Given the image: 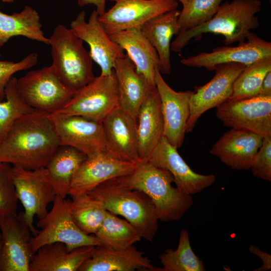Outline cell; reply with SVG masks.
I'll return each mask as SVG.
<instances>
[{"label": "cell", "instance_id": "52a82bcc", "mask_svg": "<svg viewBox=\"0 0 271 271\" xmlns=\"http://www.w3.org/2000/svg\"><path fill=\"white\" fill-rule=\"evenodd\" d=\"M118 107V87L113 72L109 75L95 77L89 83L76 90L68 102L55 113L81 116L102 123Z\"/></svg>", "mask_w": 271, "mask_h": 271}, {"label": "cell", "instance_id": "44dd1931", "mask_svg": "<svg viewBox=\"0 0 271 271\" xmlns=\"http://www.w3.org/2000/svg\"><path fill=\"white\" fill-rule=\"evenodd\" d=\"M263 138L245 130L231 128L213 145L210 153L234 170H249Z\"/></svg>", "mask_w": 271, "mask_h": 271}, {"label": "cell", "instance_id": "30bf717a", "mask_svg": "<svg viewBox=\"0 0 271 271\" xmlns=\"http://www.w3.org/2000/svg\"><path fill=\"white\" fill-rule=\"evenodd\" d=\"M216 115L231 128L271 136V96L227 100L216 107Z\"/></svg>", "mask_w": 271, "mask_h": 271}, {"label": "cell", "instance_id": "ee69618b", "mask_svg": "<svg viewBox=\"0 0 271 271\" xmlns=\"http://www.w3.org/2000/svg\"><path fill=\"white\" fill-rule=\"evenodd\" d=\"M4 3H10L14 2L15 0H1Z\"/></svg>", "mask_w": 271, "mask_h": 271}, {"label": "cell", "instance_id": "3957f363", "mask_svg": "<svg viewBox=\"0 0 271 271\" xmlns=\"http://www.w3.org/2000/svg\"><path fill=\"white\" fill-rule=\"evenodd\" d=\"M260 0H233L221 5L214 17L197 27L181 31L171 44V50L180 52L191 40H198L203 35H221L225 45L242 43L259 26L256 14L261 10Z\"/></svg>", "mask_w": 271, "mask_h": 271}, {"label": "cell", "instance_id": "d4e9b609", "mask_svg": "<svg viewBox=\"0 0 271 271\" xmlns=\"http://www.w3.org/2000/svg\"><path fill=\"white\" fill-rule=\"evenodd\" d=\"M96 246H83L69 251L57 242L40 247L32 256L29 271H78Z\"/></svg>", "mask_w": 271, "mask_h": 271}, {"label": "cell", "instance_id": "4fadbf2b", "mask_svg": "<svg viewBox=\"0 0 271 271\" xmlns=\"http://www.w3.org/2000/svg\"><path fill=\"white\" fill-rule=\"evenodd\" d=\"M245 66L236 63L218 65L214 69V77L208 83L195 87L190 100V111L186 133L193 130L198 119L204 112L229 99L233 83Z\"/></svg>", "mask_w": 271, "mask_h": 271}, {"label": "cell", "instance_id": "2e32d148", "mask_svg": "<svg viewBox=\"0 0 271 271\" xmlns=\"http://www.w3.org/2000/svg\"><path fill=\"white\" fill-rule=\"evenodd\" d=\"M138 165L116 158L106 151L87 157L72 179L68 195L73 197L88 194L105 181L130 174Z\"/></svg>", "mask_w": 271, "mask_h": 271}, {"label": "cell", "instance_id": "9a60e30c", "mask_svg": "<svg viewBox=\"0 0 271 271\" xmlns=\"http://www.w3.org/2000/svg\"><path fill=\"white\" fill-rule=\"evenodd\" d=\"M269 57H271V43L251 32L246 40L237 46L217 47L210 52H202L183 58L180 62L188 67H204L211 71L222 64L236 63L246 66Z\"/></svg>", "mask_w": 271, "mask_h": 271}, {"label": "cell", "instance_id": "b9f144b4", "mask_svg": "<svg viewBox=\"0 0 271 271\" xmlns=\"http://www.w3.org/2000/svg\"><path fill=\"white\" fill-rule=\"evenodd\" d=\"M179 1L182 5L183 7L186 5L191 0H178Z\"/></svg>", "mask_w": 271, "mask_h": 271}, {"label": "cell", "instance_id": "ab89813d", "mask_svg": "<svg viewBox=\"0 0 271 271\" xmlns=\"http://www.w3.org/2000/svg\"><path fill=\"white\" fill-rule=\"evenodd\" d=\"M107 0H78L79 6L83 7L88 5H93L96 7V11L100 15L105 11L106 2Z\"/></svg>", "mask_w": 271, "mask_h": 271}, {"label": "cell", "instance_id": "8992f818", "mask_svg": "<svg viewBox=\"0 0 271 271\" xmlns=\"http://www.w3.org/2000/svg\"><path fill=\"white\" fill-rule=\"evenodd\" d=\"M52 203L51 210L37 222L41 230L31 238L33 255L41 246L57 242L64 243L69 251L83 246H100L95 235L85 233L74 223L72 200L56 195Z\"/></svg>", "mask_w": 271, "mask_h": 271}, {"label": "cell", "instance_id": "f1b7e54d", "mask_svg": "<svg viewBox=\"0 0 271 271\" xmlns=\"http://www.w3.org/2000/svg\"><path fill=\"white\" fill-rule=\"evenodd\" d=\"M38 12L26 6L19 13L8 15L0 11V48L10 39L23 36L47 45L49 39L45 36Z\"/></svg>", "mask_w": 271, "mask_h": 271}, {"label": "cell", "instance_id": "83f0119b", "mask_svg": "<svg viewBox=\"0 0 271 271\" xmlns=\"http://www.w3.org/2000/svg\"><path fill=\"white\" fill-rule=\"evenodd\" d=\"M87 156L80 151L60 145L45 167L56 195L66 198L72 179Z\"/></svg>", "mask_w": 271, "mask_h": 271}, {"label": "cell", "instance_id": "d6a6232c", "mask_svg": "<svg viewBox=\"0 0 271 271\" xmlns=\"http://www.w3.org/2000/svg\"><path fill=\"white\" fill-rule=\"evenodd\" d=\"M271 71V57L246 65L235 79L228 100H239L258 95L265 75Z\"/></svg>", "mask_w": 271, "mask_h": 271}, {"label": "cell", "instance_id": "484cf974", "mask_svg": "<svg viewBox=\"0 0 271 271\" xmlns=\"http://www.w3.org/2000/svg\"><path fill=\"white\" fill-rule=\"evenodd\" d=\"M111 39L126 52L138 72L155 86V72L160 70L157 52L139 29H127L110 35Z\"/></svg>", "mask_w": 271, "mask_h": 271}, {"label": "cell", "instance_id": "cb8c5ba5", "mask_svg": "<svg viewBox=\"0 0 271 271\" xmlns=\"http://www.w3.org/2000/svg\"><path fill=\"white\" fill-rule=\"evenodd\" d=\"M161 271L154 266L144 253L134 246L120 250L107 249L96 246L92 255L81 265L78 271Z\"/></svg>", "mask_w": 271, "mask_h": 271}, {"label": "cell", "instance_id": "836d02e7", "mask_svg": "<svg viewBox=\"0 0 271 271\" xmlns=\"http://www.w3.org/2000/svg\"><path fill=\"white\" fill-rule=\"evenodd\" d=\"M16 77L12 76L5 89L6 100L0 101V142L19 118L36 109L28 105L17 88Z\"/></svg>", "mask_w": 271, "mask_h": 271}, {"label": "cell", "instance_id": "e575fe53", "mask_svg": "<svg viewBox=\"0 0 271 271\" xmlns=\"http://www.w3.org/2000/svg\"><path fill=\"white\" fill-rule=\"evenodd\" d=\"M223 0H191L183 7L178 17L180 31L193 28L210 20Z\"/></svg>", "mask_w": 271, "mask_h": 271}, {"label": "cell", "instance_id": "ac0fdd59", "mask_svg": "<svg viewBox=\"0 0 271 271\" xmlns=\"http://www.w3.org/2000/svg\"><path fill=\"white\" fill-rule=\"evenodd\" d=\"M155 82L161 100L164 137L178 149L184 142L190 115V100L194 91H175L166 82L158 69L156 70Z\"/></svg>", "mask_w": 271, "mask_h": 271}, {"label": "cell", "instance_id": "8fae6325", "mask_svg": "<svg viewBox=\"0 0 271 271\" xmlns=\"http://www.w3.org/2000/svg\"><path fill=\"white\" fill-rule=\"evenodd\" d=\"M114 4L98 15L109 35L130 29H141L150 20L177 9V0H109Z\"/></svg>", "mask_w": 271, "mask_h": 271}, {"label": "cell", "instance_id": "6da1fadb", "mask_svg": "<svg viewBox=\"0 0 271 271\" xmlns=\"http://www.w3.org/2000/svg\"><path fill=\"white\" fill-rule=\"evenodd\" d=\"M49 114L36 110L16 121L0 142V163L45 168L61 145Z\"/></svg>", "mask_w": 271, "mask_h": 271}, {"label": "cell", "instance_id": "603a6c76", "mask_svg": "<svg viewBox=\"0 0 271 271\" xmlns=\"http://www.w3.org/2000/svg\"><path fill=\"white\" fill-rule=\"evenodd\" d=\"M118 87L119 107L136 119L140 107L150 89L155 86L137 72L125 54L118 58L113 67Z\"/></svg>", "mask_w": 271, "mask_h": 271}, {"label": "cell", "instance_id": "7a4b0ae2", "mask_svg": "<svg viewBox=\"0 0 271 271\" xmlns=\"http://www.w3.org/2000/svg\"><path fill=\"white\" fill-rule=\"evenodd\" d=\"M122 186L138 190L151 200L159 220H180L193 204L191 195L172 185V174L149 162H142L130 174L115 178Z\"/></svg>", "mask_w": 271, "mask_h": 271}, {"label": "cell", "instance_id": "f546056e", "mask_svg": "<svg viewBox=\"0 0 271 271\" xmlns=\"http://www.w3.org/2000/svg\"><path fill=\"white\" fill-rule=\"evenodd\" d=\"M95 236L101 246L109 250L129 248L142 238L137 229L128 221L108 211Z\"/></svg>", "mask_w": 271, "mask_h": 271}, {"label": "cell", "instance_id": "7bdbcfd3", "mask_svg": "<svg viewBox=\"0 0 271 271\" xmlns=\"http://www.w3.org/2000/svg\"><path fill=\"white\" fill-rule=\"evenodd\" d=\"M2 235L0 233V256L2 251Z\"/></svg>", "mask_w": 271, "mask_h": 271}, {"label": "cell", "instance_id": "f6af8a7d", "mask_svg": "<svg viewBox=\"0 0 271 271\" xmlns=\"http://www.w3.org/2000/svg\"><path fill=\"white\" fill-rule=\"evenodd\" d=\"M1 56V53H0V56Z\"/></svg>", "mask_w": 271, "mask_h": 271}, {"label": "cell", "instance_id": "5b68a950", "mask_svg": "<svg viewBox=\"0 0 271 271\" xmlns=\"http://www.w3.org/2000/svg\"><path fill=\"white\" fill-rule=\"evenodd\" d=\"M49 39L51 65L64 84L77 90L94 79L93 61L89 51L70 28L58 25Z\"/></svg>", "mask_w": 271, "mask_h": 271}, {"label": "cell", "instance_id": "277c9868", "mask_svg": "<svg viewBox=\"0 0 271 271\" xmlns=\"http://www.w3.org/2000/svg\"><path fill=\"white\" fill-rule=\"evenodd\" d=\"M88 194L100 201L107 211L125 218L142 238L153 241L159 220L155 207L146 194L122 186L115 178L99 184Z\"/></svg>", "mask_w": 271, "mask_h": 271}, {"label": "cell", "instance_id": "7402d4cb", "mask_svg": "<svg viewBox=\"0 0 271 271\" xmlns=\"http://www.w3.org/2000/svg\"><path fill=\"white\" fill-rule=\"evenodd\" d=\"M136 123L139 156L142 162H148L164 136L161 100L156 86L150 89L142 103Z\"/></svg>", "mask_w": 271, "mask_h": 271}, {"label": "cell", "instance_id": "d590c367", "mask_svg": "<svg viewBox=\"0 0 271 271\" xmlns=\"http://www.w3.org/2000/svg\"><path fill=\"white\" fill-rule=\"evenodd\" d=\"M18 201L13 179L12 166L0 163V216L17 214Z\"/></svg>", "mask_w": 271, "mask_h": 271}, {"label": "cell", "instance_id": "74e56055", "mask_svg": "<svg viewBox=\"0 0 271 271\" xmlns=\"http://www.w3.org/2000/svg\"><path fill=\"white\" fill-rule=\"evenodd\" d=\"M250 169L255 177L267 182L271 181V136L263 138Z\"/></svg>", "mask_w": 271, "mask_h": 271}, {"label": "cell", "instance_id": "8d00e7d4", "mask_svg": "<svg viewBox=\"0 0 271 271\" xmlns=\"http://www.w3.org/2000/svg\"><path fill=\"white\" fill-rule=\"evenodd\" d=\"M38 61V55L36 53H31L18 62L0 61V101L5 98L6 87L13 75L34 67Z\"/></svg>", "mask_w": 271, "mask_h": 271}, {"label": "cell", "instance_id": "e0dca14e", "mask_svg": "<svg viewBox=\"0 0 271 271\" xmlns=\"http://www.w3.org/2000/svg\"><path fill=\"white\" fill-rule=\"evenodd\" d=\"M1 271H29L33 254L30 229L21 213L0 216Z\"/></svg>", "mask_w": 271, "mask_h": 271}, {"label": "cell", "instance_id": "7c38bea8", "mask_svg": "<svg viewBox=\"0 0 271 271\" xmlns=\"http://www.w3.org/2000/svg\"><path fill=\"white\" fill-rule=\"evenodd\" d=\"M49 118L60 145L74 148L87 157L106 152V139L102 123L78 115L50 113Z\"/></svg>", "mask_w": 271, "mask_h": 271}, {"label": "cell", "instance_id": "1f68e13d", "mask_svg": "<svg viewBox=\"0 0 271 271\" xmlns=\"http://www.w3.org/2000/svg\"><path fill=\"white\" fill-rule=\"evenodd\" d=\"M163 267L161 271H204L203 262L197 256L191 246L189 234L182 229L177 248H168L160 256Z\"/></svg>", "mask_w": 271, "mask_h": 271}, {"label": "cell", "instance_id": "ffe728a7", "mask_svg": "<svg viewBox=\"0 0 271 271\" xmlns=\"http://www.w3.org/2000/svg\"><path fill=\"white\" fill-rule=\"evenodd\" d=\"M106 139V152L121 160L139 164L136 119L120 108L102 122Z\"/></svg>", "mask_w": 271, "mask_h": 271}, {"label": "cell", "instance_id": "ba28073f", "mask_svg": "<svg viewBox=\"0 0 271 271\" xmlns=\"http://www.w3.org/2000/svg\"><path fill=\"white\" fill-rule=\"evenodd\" d=\"M17 88L28 105L49 113L60 110L76 91L63 83L52 65L30 71L17 78Z\"/></svg>", "mask_w": 271, "mask_h": 271}, {"label": "cell", "instance_id": "9c48e42d", "mask_svg": "<svg viewBox=\"0 0 271 271\" xmlns=\"http://www.w3.org/2000/svg\"><path fill=\"white\" fill-rule=\"evenodd\" d=\"M12 174L18 200L24 208L21 213L35 236L39 231L34 225V217L41 219L47 214L48 206L54 200L56 192L48 180L45 168L28 170L12 166Z\"/></svg>", "mask_w": 271, "mask_h": 271}, {"label": "cell", "instance_id": "5bb4252c", "mask_svg": "<svg viewBox=\"0 0 271 271\" xmlns=\"http://www.w3.org/2000/svg\"><path fill=\"white\" fill-rule=\"evenodd\" d=\"M85 12H80L70 24L72 32L90 48L91 58L100 68L101 75L106 76L113 72L116 60L125 54L121 47L114 42L98 20L94 10L88 21Z\"/></svg>", "mask_w": 271, "mask_h": 271}, {"label": "cell", "instance_id": "d6986e66", "mask_svg": "<svg viewBox=\"0 0 271 271\" xmlns=\"http://www.w3.org/2000/svg\"><path fill=\"white\" fill-rule=\"evenodd\" d=\"M148 162L170 172L174 177L176 187L191 195L212 185L216 180L214 175H202L194 172L179 154L177 149L164 136Z\"/></svg>", "mask_w": 271, "mask_h": 271}, {"label": "cell", "instance_id": "60d3db41", "mask_svg": "<svg viewBox=\"0 0 271 271\" xmlns=\"http://www.w3.org/2000/svg\"><path fill=\"white\" fill-rule=\"evenodd\" d=\"M258 96H271V71L268 72L264 78Z\"/></svg>", "mask_w": 271, "mask_h": 271}, {"label": "cell", "instance_id": "4316f807", "mask_svg": "<svg viewBox=\"0 0 271 271\" xmlns=\"http://www.w3.org/2000/svg\"><path fill=\"white\" fill-rule=\"evenodd\" d=\"M180 11L175 9L160 15L147 21L141 30L143 35L156 49L160 60V71L170 74L171 41L180 32L178 17Z\"/></svg>", "mask_w": 271, "mask_h": 271}, {"label": "cell", "instance_id": "4dcf8cb0", "mask_svg": "<svg viewBox=\"0 0 271 271\" xmlns=\"http://www.w3.org/2000/svg\"><path fill=\"white\" fill-rule=\"evenodd\" d=\"M72 198L71 214L74 223L85 233L95 235L107 212L103 204L88 194Z\"/></svg>", "mask_w": 271, "mask_h": 271}, {"label": "cell", "instance_id": "f35d334b", "mask_svg": "<svg viewBox=\"0 0 271 271\" xmlns=\"http://www.w3.org/2000/svg\"><path fill=\"white\" fill-rule=\"evenodd\" d=\"M249 250L254 255L258 256L262 261L263 265L261 267L256 268L254 271H267L271 269V255L260 250L254 245H251Z\"/></svg>", "mask_w": 271, "mask_h": 271}]
</instances>
